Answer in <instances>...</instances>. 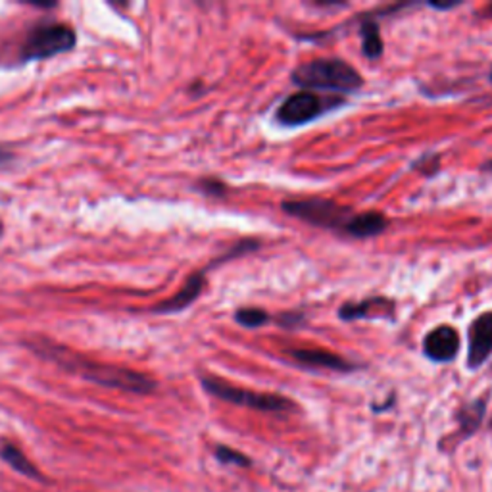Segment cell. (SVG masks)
I'll list each match as a JSON object with an SVG mask.
<instances>
[{
    "label": "cell",
    "mask_w": 492,
    "mask_h": 492,
    "mask_svg": "<svg viewBox=\"0 0 492 492\" xmlns=\"http://www.w3.org/2000/svg\"><path fill=\"white\" fill-rule=\"evenodd\" d=\"M32 347L39 356L49 357V360L56 362L58 366H62L68 371H73V374H78L83 379L93 381L97 385L110 386V389L127 391V393H137V395H146L156 389V383L148 376L137 374V371H131L125 367H116V366L87 360V357H81L76 352H71L64 347L52 345V342L49 340H41L39 345H32Z\"/></svg>",
    "instance_id": "1"
},
{
    "label": "cell",
    "mask_w": 492,
    "mask_h": 492,
    "mask_svg": "<svg viewBox=\"0 0 492 492\" xmlns=\"http://www.w3.org/2000/svg\"><path fill=\"white\" fill-rule=\"evenodd\" d=\"M292 81L306 88L350 93L364 85V79L350 64L337 58H320L301 64L292 71Z\"/></svg>",
    "instance_id": "2"
},
{
    "label": "cell",
    "mask_w": 492,
    "mask_h": 492,
    "mask_svg": "<svg viewBox=\"0 0 492 492\" xmlns=\"http://www.w3.org/2000/svg\"><path fill=\"white\" fill-rule=\"evenodd\" d=\"M202 386L212 396L231 402V404H237V406H245V408H252V410H258V412H272V413H283V412L296 410L294 402L285 396L246 391V389H241V386H235V385L223 381V379H218V377H202Z\"/></svg>",
    "instance_id": "3"
},
{
    "label": "cell",
    "mask_w": 492,
    "mask_h": 492,
    "mask_svg": "<svg viewBox=\"0 0 492 492\" xmlns=\"http://www.w3.org/2000/svg\"><path fill=\"white\" fill-rule=\"evenodd\" d=\"M283 210L289 216L311 223L323 229H340L345 231L348 221L352 219L350 208L340 206L333 200L325 199H310V200H292L283 204Z\"/></svg>",
    "instance_id": "4"
},
{
    "label": "cell",
    "mask_w": 492,
    "mask_h": 492,
    "mask_svg": "<svg viewBox=\"0 0 492 492\" xmlns=\"http://www.w3.org/2000/svg\"><path fill=\"white\" fill-rule=\"evenodd\" d=\"M76 47V33L62 23H49L33 29L23 44L25 60H44Z\"/></svg>",
    "instance_id": "5"
},
{
    "label": "cell",
    "mask_w": 492,
    "mask_h": 492,
    "mask_svg": "<svg viewBox=\"0 0 492 492\" xmlns=\"http://www.w3.org/2000/svg\"><path fill=\"white\" fill-rule=\"evenodd\" d=\"M323 112V100L314 93H294L277 110L283 125H302Z\"/></svg>",
    "instance_id": "6"
},
{
    "label": "cell",
    "mask_w": 492,
    "mask_h": 492,
    "mask_svg": "<svg viewBox=\"0 0 492 492\" xmlns=\"http://www.w3.org/2000/svg\"><path fill=\"white\" fill-rule=\"evenodd\" d=\"M492 354V311L481 314L469 327V350L468 366L471 369L481 367Z\"/></svg>",
    "instance_id": "7"
},
{
    "label": "cell",
    "mask_w": 492,
    "mask_h": 492,
    "mask_svg": "<svg viewBox=\"0 0 492 492\" xmlns=\"http://www.w3.org/2000/svg\"><path fill=\"white\" fill-rule=\"evenodd\" d=\"M423 350L435 362H450L460 350V337L449 325H441L425 337Z\"/></svg>",
    "instance_id": "8"
},
{
    "label": "cell",
    "mask_w": 492,
    "mask_h": 492,
    "mask_svg": "<svg viewBox=\"0 0 492 492\" xmlns=\"http://www.w3.org/2000/svg\"><path fill=\"white\" fill-rule=\"evenodd\" d=\"M294 362L302 364L306 367H325L333 371H354L356 366H352L345 357L339 354L325 352V350H314V348H292L287 352Z\"/></svg>",
    "instance_id": "9"
},
{
    "label": "cell",
    "mask_w": 492,
    "mask_h": 492,
    "mask_svg": "<svg viewBox=\"0 0 492 492\" xmlns=\"http://www.w3.org/2000/svg\"><path fill=\"white\" fill-rule=\"evenodd\" d=\"M395 310V304L389 301V298L376 296V298H367V301L362 302H348L345 306H340L339 310V318L354 321L360 318H386L391 316Z\"/></svg>",
    "instance_id": "10"
},
{
    "label": "cell",
    "mask_w": 492,
    "mask_h": 492,
    "mask_svg": "<svg viewBox=\"0 0 492 492\" xmlns=\"http://www.w3.org/2000/svg\"><path fill=\"white\" fill-rule=\"evenodd\" d=\"M202 287H204V277L202 274H195L190 275L189 281L185 283V287L179 291L173 298H170V301L162 302L158 306L153 308V311H156V314H172V311H179V310H185L189 304H192L199 298V294L202 292Z\"/></svg>",
    "instance_id": "11"
},
{
    "label": "cell",
    "mask_w": 492,
    "mask_h": 492,
    "mask_svg": "<svg viewBox=\"0 0 492 492\" xmlns=\"http://www.w3.org/2000/svg\"><path fill=\"white\" fill-rule=\"evenodd\" d=\"M386 223H389V221H386V218L383 214H376V212L354 214L352 219L348 221L345 233L350 235V237H356V238L376 237V235L385 231Z\"/></svg>",
    "instance_id": "12"
},
{
    "label": "cell",
    "mask_w": 492,
    "mask_h": 492,
    "mask_svg": "<svg viewBox=\"0 0 492 492\" xmlns=\"http://www.w3.org/2000/svg\"><path fill=\"white\" fill-rule=\"evenodd\" d=\"M0 458H3L6 464L12 466L18 473L25 477H33V479H41V473L37 471V468L25 458V454L18 449V446L3 444V449H0Z\"/></svg>",
    "instance_id": "13"
},
{
    "label": "cell",
    "mask_w": 492,
    "mask_h": 492,
    "mask_svg": "<svg viewBox=\"0 0 492 492\" xmlns=\"http://www.w3.org/2000/svg\"><path fill=\"white\" fill-rule=\"evenodd\" d=\"M485 410H487L485 402L483 400H475L458 413V422H460L461 431H464V435H473L475 431L479 429V425L483 422Z\"/></svg>",
    "instance_id": "14"
},
{
    "label": "cell",
    "mask_w": 492,
    "mask_h": 492,
    "mask_svg": "<svg viewBox=\"0 0 492 492\" xmlns=\"http://www.w3.org/2000/svg\"><path fill=\"white\" fill-rule=\"evenodd\" d=\"M362 51L371 60H377L383 54V39L376 22H366L362 25Z\"/></svg>",
    "instance_id": "15"
},
{
    "label": "cell",
    "mask_w": 492,
    "mask_h": 492,
    "mask_svg": "<svg viewBox=\"0 0 492 492\" xmlns=\"http://www.w3.org/2000/svg\"><path fill=\"white\" fill-rule=\"evenodd\" d=\"M235 320L243 327H262L267 320H270V316H267L260 308H243L237 311Z\"/></svg>",
    "instance_id": "16"
},
{
    "label": "cell",
    "mask_w": 492,
    "mask_h": 492,
    "mask_svg": "<svg viewBox=\"0 0 492 492\" xmlns=\"http://www.w3.org/2000/svg\"><path fill=\"white\" fill-rule=\"evenodd\" d=\"M216 458L221 461V464H235V466H250V460L237 452L233 449H229V446H218L216 449Z\"/></svg>",
    "instance_id": "17"
},
{
    "label": "cell",
    "mask_w": 492,
    "mask_h": 492,
    "mask_svg": "<svg viewBox=\"0 0 492 492\" xmlns=\"http://www.w3.org/2000/svg\"><path fill=\"white\" fill-rule=\"evenodd\" d=\"M429 6H431V8H437V10H450V8L458 6V3H449V5H441V3H431Z\"/></svg>",
    "instance_id": "18"
},
{
    "label": "cell",
    "mask_w": 492,
    "mask_h": 492,
    "mask_svg": "<svg viewBox=\"0 0 492 492\" xmlns=\"http://www.w3.org/2000/svg\"><path fill=\"white\" fill-rule=\"evenodd\" d=\"M6 160H10V154L5 153V151H0V163H5Z\"/></svg>",
    "instance_id": "19"
},
{
    "label": "cell",
    "mask_w": 492,
    "mask_h": 492,
    "mask_svg": "<svg viewBox=\"0 0 492 492\" xmlns=\"http://www.w3.org/2000/svg\"><path fill=\"white\" fill-rule=\"evenodd\" d=\"M485 170H492V162H488V163H485V166H483Z\"/></svg>",
    "instance_id": "20"
},
{
    "label": "cell",
    "mask_w": 492,
    "mask_h": 492,
    "mask_svg": "<svg viewBox=\"0 0 492 492\" xmlns=\"http://www.w3.org/2000/svg\"><path fill=\"white\" fill-rule=\"evenodd\" d=\"M0 237H3V223H0Z\"/></svg>",
    "instance_id": "21"
},
{
    "label": "cell",
    "mask_w": 492,
    "mask_h": 492,
    "mask_svg": "<svg viewBox=\"0 0 492 492\" xmlns=\"http://www.w3.org/2000/svg\"><path fill=\"white\" fill-rule=\"evenodd\" d=\"M490 81H492V71H490Z\"/></svg>",
    "instance_id": "22"
}]
</instances>
